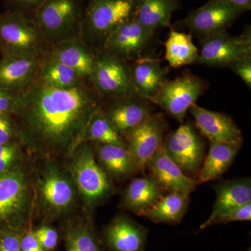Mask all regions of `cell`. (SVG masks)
Masks as SVG:
<instances>
[{"label":"cell","mask_w":251,"mask_h":251,"mask_svg":"<svg viewBox=\"0 0 251 251\" xmlns=\"http://www.w3.org/2000/svg\"><path fill=\"white\" fill-rule=\"evenodd\" d=\"M100 108L122 138L152 115L153 110L150 100L139 96L107 99Z\"/></svg>","instance_id":"cell-15"},{"label":"cell","mask_w":251,"mask_h":251,"mask_svg":"<svg viewBox=\"0 0 251 251\" xmlns=\"http://www.w3.org/2000/svg\"><path fill=\"white\" fill-rule=\"evenodd\" d=\"M195 125L202 135L213 143L242 144V133L226 114L194 105L189 110Z\"/></svg>","instance_id":"cell-19"},{"label":"cell","mask_w":251,"mask_h":251,"mask_svg":"<svg viewBox=\"0 0 251 251\" xmlns=\"http://www.w3.org/2000/svg\"><path fill=\"white\" fill-rule=\"evenodd\" d=\"M247 251H251V249H249V250Z\"/></svg>","instance_id":"cell-43"},{"label":"cell","mask_w":251,"mask_h":251,"mask_svg":"<svg viewBox=\"0 0 251 251\" xmlns=\"http://www.w3.org/2000/svg\"><path fill=\"white\" fill-rule=\"evenodd\" d=\"M90 82L103 100L138 96L130 64L102 50L95 51Z\"/></svg>","instance_id":"cell-8"},{"label":"cell","mask_w":251,"mask_h":251,"mask_svg":"<svg viewBox=\"0 0 251 251\" xmlns=\"http://www.w3.org/2000/svg\"><path fill=\"white\" fill-rule=\"evenodd\" d=\"M45 58L0 56V89L21 92L39 80Z\"/></svg>","instance_id":"cell-16"},{"label":"cell","mask_w":251,"mask_h":251,"mask_svg":"<svg viewBox=\"0 0 251 251\" xmlns=\"http://www.w3.org/2000/svg\"><path fill=\"white\" fill-rule=\"evenodd\" d=\"M153 34L133 18L117 28L107 38L100 50L128 63L135 62L143 58Z\"/></svg>","instance_id":"cell-13"},{"label":"cell","mask_w":251,"mask_h":251,"mask_svg":"<svg viewBox=\"0 0 251 251\" xmlns=\"http://www.w3.org/2000/svg\"><path fill=\"white\" fill-rule=\"evenodd\" d=\"M32 161L35 214L42 223L62 222L79 212L80 195L64 161L32 157Z\"/></svg>","instance_id":"cell-2"},{"label":"cell","mask_w":251,"mask_h":251,"mask_svg":"<svg viewBox=\"0 0 251 251\" xmlns=\"http://www.w3.org/2000/svg\"><path fill=\"white\" fill-rule=\"evenodd\" d=\"M21 93L0 89V114L12 115L17 108Z\"/></svg>","instance_id":"cell-35"},{"label":"cell","mask_w":251,"mask_h":251,"mask_svg":"<svg viewBox=\"0 0 251 251\" xmlns=\"http://www.w3.org/2000/svg\"><path fill=\"white\" fill-rule=\"evenodd\" d=\"M62 224L65 251H101L92 215L81 209Z\"/></svg>","instance_id":"cell-22"},{"label":"cell","mask_w":251,"mask_h":251,"mask_svg":"<svg viewBox=\"0 0 251 251\" xmlns=\"http://www.w3.org/2000/svg\"><path fill=\"white\" fill-rule=\"evenodd\" d=\"M39 80L55 88L69 89L87 80L74 69L46 57L41 66Z\"/></svg>","instance_id":"cell-30"},{"label":"cell","mask_w":251,"mask_h":251,"mask_svg":"<svg viewBox=\"0 0 251 251\" xmlns=\"http://www.w3.org/2000/svg\"><path fill=\"white\" fill-rule=\"evenodd\" d=\"M94 147L99 166L112 181H125L138 172L126 145L94 144Z\"/></svg>","instance_id":"cell-23"},{"label":"cell","mask_w":251,"mask_h":251,"mask_svg":"<svg viewBox=\"0 0 251 251\" xmlns=\"http://www.w3.org/2000/svg\"><path fill=\"white\" fill-rule=\"evenodd\" d=\"M188 195L170 192L160 198L140 216L157 224H179L188 210Z\"/></svg>","instance_id":"cell-28"},{"label":"cell","mask_w":251,"mask_h":251,"mask_svg":"<svg viewBox=\"0 0 251 251\" xmlns=\"http://www.w3.org/2000/svg\"><path fill=\"white\" fill-rule=\"evenodd\" d=\"M166 130L163 115L153 113L124 135L123 139L138 171H145L147 163L163 145Z\"/></svg>","instance_id":"cell-11"},{"label":"cell","mask_w":251,"mask_h":251,"mask_svg":"<svg viewBox=\"0 0 251 251\" xmlns=\"http://www.w3.org/2000/svg\"><path fill=\"white\" fill-rule=\"evenodd\" d=\"M216 199L210 216L200 229L213 226L214 221L225 213L251 202V178H238L221 181L214 187Z\"/></svg>","instance_id":"cell-21"},{"label":"cell","mask_w":251,"mask_h":251,"mask_svg":"<svg viewBox=\"0 0 251 251\" xmlns=\"http://www.w3.org/2000/svg\"><path fill=\"white\" fill-rule=\"evenodd\" d=\"M165 48V59L175 69L194 64L199 55V50L193 44L191 36L174 29L170 31Z\"/></svg>","instance_id":"cell-29"},{"label":"cell","mask_w":251,"mask_h":251,"mask_svg":"<svg viewBox=\"0 0 251 251\" xmlns=\"http://www.w3.org/2000/svg\"><path fill=\"white\" fill-rule=\"evenodd\" d=\"M3 1H4V0H0V3H1V1H2V2H3Z\"/></svg>","instance_id":"cell-42"},{"label":"cell","mask_w":251,"mask_h":251,"mask_svg":"<svg viewBox=\"0 0 251 251\" xmlns=\"http://www.w3.org/2000/svg\"><path fill=\"white\" fill-rule=\"evenodd\" d=\"M251 56V29L247 26L242 34L230 36L226 31L204 38L196 64L229 67L239 59Z\"/></svg>","instance_id":"cell-9"},{"label":"cell","mask_w":251,"mask_h":251,"mask_svg":"<svg viewBox=\"0 0 251 251\" xmlns=\"http://www.w3.org/2000/svg\"><path fill=\"white\" fill-rule=\"evenodd\" d=\"M83 141L104 145H126L123 138L112 126L100 108L87 126Z\"/></svg>","instance_id":"cell-31"},{"label":"cell","mask_w":251,"mask_h":251,"mask_svg":"<svg viewBox=\"0 0 251 251\" xmlns=\"http://www.w3.org/2000/svg\"><path fill=\"white\" fill-rule=\"evenodd\" d=\"M168 156L186 175H197L204 158V145L190 124H181L164 143Z\"/></svg>","instance_id":"cell-12"},{"label":"cell","mask_w":251,"mask_h":251,"mask_svg":"<svg viewBox=\"0 0 251 251\" xmlns=\"http://www.w3.org/2000/svg\"><path fill=\"white\" fill-rule=\"evenodd\" d=\"M242 145L210 142V148L197 174L198 184L213 181L224 175L233 163Z\"/></svg>","instance_id":"cell-26"},{"label":"cell","mask_w":251,"mask_h":251,"mask_svg":"<svg viewBox=\"0 0 251 251\" xmlns=\"http://www.w3.org/2000/svg\"><path fill=\"white\" fill-rule=\"evenodd\" d=\"M163 191L151 176L135 178L124 191L122 205L133 214L141 216L163 196Z\"/></svg>","instance_id":"cell-25"},{"label":"cell","mask_w":251,"mask_h":251,"mask_svg":"<svg viewBox=\"0 0 251 251\" xmlns=\"http://www.w3.org/2000/svg\"><path fill=\"white\" fill-rule=\"evenodd\" d=\"M46 57L74 69L80 76L90 81L95 63V51L77 37L51 46Z\"/></svg>","instance_id":"cell-20"},{"label":"cell","mask_w":251,"mask_h":251,"mask_svg":"<svg viewBox=\"0 0 251 251\" xmlns=\"http://www.w3.org/2000/svg\"><path fill=\"white\" fill-rule=\"evenodd\" d=\"M35 214L32 157L27 152L0 175V234L23 232Z\"/></svg>","instance_id":"cell-3"},{"label":"cell","mask_w":251,"mask_h":251,"mask_svg":"<svg viewBox=\"0 0 251 251\" xmlns=\"http://www.w3.org/2000/svg\"><path fill=\"white\" fill-rule=\"evenodd\" d=\"M180 7L179 0H136L135 19L149 31L171 25L172 16Z\"/></svg>","instance_id":"cell-27"},{"label":"cell","mask_w":251,"mask_h":251,"mask_svg":"<svg viewBox=\"0 0 251 251\" xmlns=\"http://www.w3.org/2000/svg\"><path fill=\"white\" fill-rule=\"evenodd\" d=\"M205 89L204 81L186 74L174 80H166L152 102L183 124L186 113L196 105Z\"/></svg>","instance_id":"cell-10"},{"label":"cell","mask_w":251,"mask_h":251,"mask_svg":"<svg viewBox=\"0 0 251 251\" xmlns=\"http://www.w3.org/2000/svg\"><path fill=\"white\" fill-rule=\"evenodd\" d=\"M251 220V202L231 209L225 213L214 222V224H227L235 221H250Z\"/></svg>","instance_id":"cell-33"},{"label":"cell","mask_w":251,"mask_h":251,"mask_svg":"<svg viewBox=\"0 0 251 251\" xmlns=\"http://www.w3.org/2000/svg\"><path fill=\"white\" fill-rule=\"evenodd\" d=\"M47 0H4V10L30 13Z\"/></svg>","instance_id":"cell-36"},{"label":"cell","mask_w":251,"mask_h":251,"mask_svg":"<svg viewBox=\"0 0 251 251\" xmlns=\"http://www.w3.org/2000/svg\"><path fill=\"white\" fill-rule=\"evenodd\" d=\"M242 13L223 0H210L191 11L183 24L202 39L225 32Z\"/></svg>","instance_id":"cell-14"},{"label":"cell","mask_w":251,"mask_h":251,"mask_svg":"<svg viewBox=\"0 0 251 251\" xmlns=\"http://www.w3.org/2000/svg\"><path fill=\"white\" fill-rule=\"evenodd\" d=\"M27 151H24L21 153L8 156H0V175L6 173L11 169L16 163H18L25 156Z\"/></svg>","instance_id":"cell-40"},{"label":"cell","mask_w":251,"mask_h":251,"mask_svg":"<svg viewBox=\"0 0 251 251\" xmlns=\"http://www.w3.org/2000/svg\"><path fill=\"white\" fill-rule=\"evenodd\" d=\"M23 232H6L0 234V251H21Z\"/></svg>","instance_id":"cell-38"},{"label":"cell","mask_w":251,"mask_h":251,"mask_svg":"<svg viewBox=\"0 0 251 251\" xmlns=\"http://www.w3.org/2000/svg\"><path fill=\"white\" fill-rule=\"evenodd\" d=\"M50 49L29 13L0 11V56L45 58Z\"/></svg>","instance_id":"cell-5"},{"label":"cell","mask_w":251,"mask_h":251,"mask_svg":"<svg viewBox=\"0 0 251 251\" xmlns=\"http://www.w3.org/2000/svg\"><path fill=\"white\" fill-rule=\"evenodd\" d=\"M223 1L233 6L242 13L250 11L251 9V0H223Z\"/></svg>","instance_id":"cell-41"},{"label":"cell","mask_w":251,"mask_h":251,"mask_svg":"<svg viewBox=\"0 0 251 251\" xmlns=\"http://www.w3.org/2000/svg\"><path fill=\"white\" fill-rule=\"evenodd\" d=\"M72 175L80 195L82 209L92 215L94 209L106 202L116 192L114 181L97 161L94 144L82 142L63 160Z\"/></svg>","instance_id":"cell-4"},{"label":"cell","mask_w":251,"mask_h":251,"mask_svg":"<svg viewBox=\"0 0 251 251\" xmlns=\"http://www.w3.org/2000/svg\"><path fill=\"white\" fill-rule=\"evenodd\" d=\"M102 102L90 81L58 89L38 80L22 92L11 116L18 139L31 156L65 160L83 142Z\"/></svg>","instance_id":"cell-1"},{"label":"cell","mask_w":251,"mask_h":251,"mask_svg":"<svg viewBox=\"0 0 251 251\" xmlns=\"http://www.w3.org/2000/svg\"><path fill=\"white\" fill-rule=\"evenodd\" d=\"M16 140L19 139L12 116L10 114H0V145Z\"/></svg>","instance_id":"cell-34"},{"label":"cell","mask_w":251,"mask_h":251,"mask_svg":"<svg viewBox=\"0 0 251 251\" xmlns=\"http://www.w3.org/2000/svg\"><path fill=\"white\" fill-rule=\"evenodd\" d=\"M83 10L80 0H47L29 14L51 47L81 37Z\"/></svg>","instance_id":"cell-7"},{"label":"cell","mask_w":251,"mask_h":251,"mask_svg":"<svg viewBox=\"0 0 251 251\" xmlns=\"http://www.w3.org/2000/svg\"><path fill=\"white\" fill-rule=\"evenodd\" d=\"M32 232L46 251H54L58 245L59 232L52 225L42 223L32 228Z\"/></svg>","instance_id":"cell-32"},{"label":"cell","mask_w":251,"mask_h":251,"mask_svg":"<svg viewBox=\"0 0 251 251\" xmlns=\"http://www.w3.org/2000/svg\"><path fill=\"white\" fill-rule=\"evenodd\" d=\"M136 0H88L84 8L81 38L94 51L117 28L135 17Z\"/></svg>","instance_id":"cell-6"},{"label":"cell","mask_w":251,"mask_h":251,"mask_svg":"<svg viewBox=\"0 0 251 251\" xmlns=\"http://www.w3.org/2000/svg\"><path fill=\"white\" fill-rule=\"evenodd\" d=\"M229 67L244 81L249 89L251 88V56L239 59Z\"/></svg>","instance_id":"cell-37"},{"label":"cell","mask_w":251,"mask_h":251,"mask_svg":"<svg viewBox=\"0 0 251 251\" xmlns=\"http://www.w3.org/2000/svg\"><path fill=\"white\" fill-rule=\"evenodd\" d=\"M132 78L137 94L152 102L166 82L169 69L158 59L143 57L130 64Z\"/></svg>","instance_id":"cell-24"},{"label":"cell","mask_w":251,"mask_h":251,"mask_svg":"<svg viewBox=\"0 0 251 251\" xmlns=\"http://www.w3.org/2000/svg\"><path fill=\"white\" fill-rule=\"evenodd\" d=\"M146 168L163 191L189 196L198 185L196 179L185 174L168 156L164 143L147 163Z\"/></svg>","instance_id":"cell-17"},{"label":"cell","mask_w":251,"mask_h":251,"mask_svg":"<svg viewBox=\"0 0 251 251\" xmlns=\"http://www.w3.org/2000/svg\"><path fill=\"white\" fill-rule=\"evenodd\" d=\"M148 228L129 216H115L103 229V240L112 251H145Z\"/></svg>","instance_id":"cell-18"},{"label":"cell","mask_w":251,"mask_h":251,"mask_svg":"<svg viewBox=\"0 0 251 251\" xmlns=\"http://www.w3.org/2000/svg\"><path fill=\"white\" fill-rule=\"evenodd\" d=\"M21 251H46L32 232V227L26 229L21 237Z\"/></svg>","instance_id":"cell-39"}]
</instances>
